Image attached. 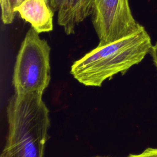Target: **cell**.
I'll use <instances>...</instances> for the list:
<instances>
[{"instance_id": "cell-1", "label": "cell", "mask_w": 157, "mask_h": 157, "mask_svg": "<svg viewBox=\"0 0 157 157\" xmlns=\"http://www.w3.org/2000/svg\"><path fill=\"white\" fill-rule=\"evenodd\" d=\"M152 46L150 36L142 26L130 35L98 45L73 63L71 73L86 86H100L106 79L141 62Z\"/></svg>"}, {"instance_id": "cell-2", "label": "cell", "mask_w": 157, "mask_h": 157, "mask_svg": "<svg viewBox=\"0 0 157 157\" xmlns=\"http://www.w3.org/2000/svg\"><path fill=\"white\" fill-rule=\"evenodd\" d=\"M42 96L15 93L10 99L7 111L8 136L1 157H43L50 118Z\"/></svg>"}, {"instance_id": "cell-3", "label": "cell", "mask_w": 157, "mask_h": 157, "mask_svg": "<svg viewBox=\"0 0 157 157\" xmlns=\"http://www.w3.org/2000/svg\"><path fill=\"white\" fill-rule=\"evenodd\" d=\"M50 50L47 41L31 27L16 58L13 75L16 93L43 94L50 80Z\"/></svg>"}, {"instance_id": "cell-4", "label": "cell", "mask_w": 157, "mask_h": 157, "mask_svg": "<svg viewBox=\"0 0 157 157\" xmlns=\"http://www.w3.org/2000/svg\"><path fill=\"white\" fill-rule=\"evenodd\" d=\"M91 15L98 45L130 35L142 26L134 18L129 0H93Z\"/></svg>"}, {"instance_id": "cell-5", "label": "cell", "mask_w": 157, "mask_h": 157, "mask_svg": "<svg viewBox=\"0 0 157 157\" xmlns=\"http://www.w3.org/2000/svg\"><path fill=\"white\" fill-rule=\"evenodd\" d=\"M15 10L39 34L53 30L54 12L47 0H25Z\"/></svg>"}, {"instance_id": "cell-6", "label": "cell", "mask_w": 157, "mask_h": 157, "mask_svg": "<svg viewBox=\"0 0 157 157\" xmlns=\"http://www.w3.org/2000/svg\"><path fill=\"white\" fill-rule=\"evenodd\" d=\"M93 0H67L58 12L57 23L67 35L75 33V26L91 15Z\"/></svg>"}, {"instance_id": "cell-7", "label": "cell", "mask_w": 157, "mask_h": 157, "mask_svg": "<svg viewBox=\"0 0 157 157\" xmlns=\"http://www.w3.org/2000/svg\"><path fill=\"white\" fill-rule=\"evenodd\" d=\"M23 1L25 0H0L1 19L4 25H9L13 21L17 14L15 8Z\"/></svg>"}, {"instance_id": "cell-8", "label": "cell", "mask_w": 157, "mask_h": 157, "mask_svg": "<svg viewBox=\"0 0 157 157\" xmlns=\"http://www.w3.org/2000/svg\"><path fill=\"white\" fill-rule=\"evenodd\" d=\"M126 157H157V148H147L139 154H130Z\"/></svg>"}, {"instance_id": "cell-9", "label": "cell", "mask_w": 157, "mask_h": 157, "mask_svg": "<svg viewBox=\"0 0 157 157\" xmlns=\"http://www.w3.org/2000/svg\"><path fill=\"white\" fill-rule=\"evenodd\" d=\"M67 1V0H48V3L53 11L58 13L63 9Z\"/></svg>"}, {"instance_id": "cell-10", "label": "cell", "mask_w": 157, "mask_h": 157, "mask_svg": "<svg viewBox=\"0 0 157 157\" xmlns=\"http://www.w3.org/2000/svg\"><path fill=\"white\" fill-rule=\"evenodd\" d=\"M150 53L152 57L153 63L157 69V42L154 45L152 46Z\"/></svg>"}, {"instance_id": "cell-11", "label": "cell", "mask_w": 157, "mask_h": 157, "mask_svg": "<svg viewBox=\"0 0 157 157\" xmlns=\"http://www.w3.org/2000/svg\"><path fill=\"white\" fill-rule=\"evenodd\" d=\"M95 157H100V156H95Z\"/></svg>"}]
</instances>
